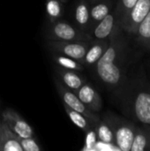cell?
Instances as JSON below:
<instances>
[{"label": "cell", "mask_w": 150, "mask_h": 151, "mask_svg": "<svg viewBox=\"0 0 150 151\" xmlns=\"http://www.w3.org/2000/svg\"><path fill=\"white\" fill-rule=\"evenodd\" d=\"M52 58H53V60L56 62V64L61 67L70 69V70H75L79 72H83L85 70V65L82 63L72 58H69L67 56L53 52Z\"/></svg>", "instance_id": "d6986e66"}, {"label": "cell", "mask_w": 150, "mask_h": 151, "mask_svg": "<svg viewBox=\"0 0 150 151\" xmlns=\"http://www.w3.org/2000/svg\"><path fill=\"white\" fill-rule=\"evenodd\" d=\"M91 42H88V41H49L48 40L46 46L52 52L67 56L83 64L85 55L91 44Z\"/></svg>", "instance_id": "277c9868"}, {"label": "cell", "mask_w": 150, "mask_h": 151, "mask_svg": "<svg viewBox=\"0 0 150 151\" xmlns=\"http://www.w3.org/2000/svg\"><path fill=\"white\" fill-rule=\"evenodd\" d=\"M46 12L50 22L61 19L62 2L60 0H46Z\"/></svg>", "instance_id": "44dd1931"}, {"label": "cell", "mask_w": 150, "mask_h": 151, "mask_svg": "<svg viewBox=\"0 0 150 151\" xmlns=\"http://www.w3.org/2000/svg\"><path fill=\"white\" fill-rule=\"evenodd\" d=\"M77 96L80 100L92 111L97 113L103 109V100L96 89L89 83H84L78 90Z\"/></svg>", "instance_id": "8fae6325"}, {"label": "cell", "mask_w": 150, "mask_h": 151, "mask_svg": "<svg viewBox=\"0 0 150 151\" xmlns=\"http://www.w3.org/2000/svg\"><path fill=\"white\" fill-rule=\"evenodd\" d=\"M2 121L20 138L34 136V131L31 126L17 111L11 108H7L2 112Z\"/></svg>", "instance_id": "ba28073f"}, {"label": "cell", "mask_w": 150, "mask_h": 151, "mask_svg": "<svg viewBox=\"0 0 150 151\" xmlns=\"http://www.w3.org/2000/svg\"><path fill=\"white\" fill-rule=\"evenodd\" d=\"M118 25L120 24L118 21L114 10H112L106 17H104L93 27L89 35L92 36L93 39L96 40L110 39Z\"/></svg>", "instance_id": "30bf717a"}, {"label": "cell", "mask_w": 150, "mask_h": 151, "mask_svg": "<svg viewBox=\"0 0 150 151\" xmlns=\"http://www.w3.org/2000/svg\"><path fill=\"white\" fill-rule=\"evenodd\" d=\"M110 43V39L96 40L94 39L85 55L83 65L88 67H93L106 51Z\"/></svg>", "instance_id": "7c38bea8"}, {"label": "cell", "mask_w": 150, "mask_h": 151, "mask_svg": "<svg viewBox=\"0 0 150 151\" xmlns=\"http://www.w3.org/2000/svg\"><path fill=\"white\" fill-rule=\"evenodd\" d=\"M0 151H23L19 136L3 121L0 128Z\"/></svg>", "instance_id": "4fadbf2b"}, {"label": "cell", "mask_w": 150, "mask_h": 151, "mask_svg": "<svg viewBox=\"0 0 150 151\" xmlns=\"http://www.w3.org/2000/svg\"><path fill=\"white\" fill-rule=\"evenodd\" d=\"M130 151H150V125L136 126Z\"/></svg>", "instance_id": "2e32d148"}, {"label": "cell", "mask_w": 150, "mask_h": 151, "mask_svg": "<svg viewBox=\"0 0 150 151\" xmlns=\"http://www.w3.org/2000/svg\"><path fill=\"white\" fill-rule=\"evenodd\" d=\"M136 1L137 0H118L116 7L114 8V12L119 24L129 12V11L133 8Z\"/></svg>", "instance_id": "7402d4cb"}, {"label": "cell", "mask_w": 150, "mask_h": 151, "mask_svg": "<svg viewBox=\"0 0 150 151\" xmlns=\"http://www.w3.org/2000/svg\"><path fill=\"white\" fill-rule=\"evenodd\" d=\"M94 130L97 140L115 144L112 116H105L103 119H101L94 127Z\"/></svg>", "instance_id": "9a60e30c"}, {"label": "cell", "mask_w": 150, "mask_h": 151, "mask_svg": "<svg viewBox=\"0 0 150 151\" xmlns=\"http://www.w3.org/2000/svg\"><path fill=\"white\" fill-rule=\"evenodd\" d=\"M149 11L150 0H137L133 8L121 21V27L130 35H135L139 24Z\"/></svg>", "instance_id": "52a82bcc"}, {"label": "cell", "mask_w": 150, "mask_h": 151, "mask_svg": "<svg viewBox=\"0 0 150 151\" xmlns=\"http://www.w3.org/2000/svg\"><path fill=\"white\" fill-rule=\"evenodd\" d=\"M45 36L49 41H88L94 39L92 36L76 26L64 19H57L49 22L45 27Z\"/></svg>", "instance_id": "3957f363"}, {"label": "cell", "mask_w": 150, "mask_h": 151, "mask_svg": "<svg viewBox=\"0 0 150 151\" xmlns=\"http://www.w3.org/2000/svg\"><path fill=\"white\" fill-rule=\"evenodd\" d=\"M1 124H2V119H1V118H0V128H1Z\"/></svg>", "instance_id": "83f0119b"}, {"label": "cell", "mask_w": 150, "mask_h": 151, "mask_svg": "<svg viewBox=\"0 0 150 151\" xmlns=\"http://www.w3.org/2000/svg\"><path fill=\"white\" fill-rule=\"evenodd\" d=\"M99 1H102V0H90V2H91L92 4H95V3H97V2H99Z\"/></svg>", "instance_id": "484cf974"}, {"label": "cell", "mask_w": 150, "mask_h": 151, "mask_svg": "<svg viewBox=\"0 0 150 151\" xmlns=\"http://www.w3.org/2000/svg\"><path fill=\"white\" fill-rule=\"evenodd\" d=\"M19 141L20 143V146L23 151H41L42 148L38 144V142L35 141V139L33 137H27V138H20L19 137Z\"/></svg>", "instance_id": "603a6c76"}, {"label": "cell", "mask_w": 150, "mask_h": 151, "mask_svg": "<svg viewBox=\"0 0 150 151\" xmlns=\"http://www.w3.org/2000/svg\"><path fill=\"white\" fill-rule=\"evenodd\" d=\"M122 111L143 125H150V87L139 77L126 79L114 93Z\"/></svg>", "instance_id": "7a4b0ae2"}, {"label": "cell", "mask_w": 150, "mask_h": 151, "mask_svg": "<svg viewBox=\"0 0 150 151\" xmlns=\"http://www.w3.org/2000/svg\"><path fill=\"white\" fill-rule=\"evenodd\" d=\"M55 85H56L57 90L64 104H65L68 107H70L71 109L81 113L94 125V127L98 123V121L101 119L100 116L97 113L90 111L80 100L77 94L73 93L72 91H71L67 88H65V85L59 81V79H55Z\"/></svg>", "instance_id": "5b68a950"}, {"label": "cell", "mask_w": 150, "mask_h": 151, "mask_svg": "<svg viewBox=\"0 0 150 151\" xmlns=\"http://www.w3.org/2000/svg\"><path fill=\"white\" fill-rule=\"evenodd\" d=\"M95 151H120L118 147L116 144L113 143H108L102 141L97 140L95 146H94Z\"/></svg>", "instance_id": "d4e9b609"}, {"label": "cell", "mask_w": 150, "mask_h": 151, "mask_svg": "<svg viewBox=\"0 0 150 151\" xmlns=\"http://www.w3.org/2000/svg\"><path fill=\"white\" fill-rule=\"evenodd\" d=\"M86 134H87V137L85 141V147L83 148L82 150H94V146L97 141V137L94 128L88 131Z\"/></svg>", "instance_id": "cb8c5ba5"}, {"label": "cell", "mask_w": 150, "mask_h": 151, "mask_svg": "<svg viewBox=\"0 0 150 151\" xmlns=\"http://www.w3.org/2000/svg\"><path fill=\"white\" fill-rule=\"evenodd\" d=\"M56 74L65 87L75 94H77L81 86L87 82V79L81 72L66 69L57 65L56 66Z\"/></svg>", "instance_id": "9c48e42d"}, {"label": "cell", "mask_w": 150, "mask_h": 151, "mask_svg": "<svg viewBox=\"0 0 150 151\" xmlns=\"http://www.w3.org/2000/svg\"><path fill=\"white\" fill-rule=\"evenodd\" d=\"M112 121L115 144L120 151H130L134 138L136 125L126 119L116 116H112Z\"/></svg>", "instance_id": "8992f818"}, {"label": "cell", "mask_w": 150, "mask_h": 151, "mask_svg": "<svg viewBox=\"0 0 150 151\" xmlns=\"http://www.w3.org/2000/svg\"><path fill=\"white\" fill-rule=\"evenodd\" d=\"M60 1L62 2V4H64V3H66V2H67L68 0H60Z\"/></svg>", "instance_id": "4316f807"}, {"label": "cell", "mask_w": 150, "mask_h": 151, "mask_svg": "<svg viewBox=\"0 0 150 151\" xmlns=\"http://www.w3.org/2000/svg\"><path fill=\"white\" fill-rule=\"evenodd\" d=\"M64 106H65V110L67 115L69 116L70 119L73 122L74 125H76L82 131L87 133L88 131L94 128V125L85 116H83L81 113L71 109L70 107H68L65 104H64Z\"/></svg>", "instance_id": "ffe728a7"}, {"label": "cell", "mask_w": 150, "mask_h": 151, "mask_svg": "<svg viewBox=\"0 0 150 151\" xmlns=\"http://www.w3.org/2000/svg\"><path fill=\"white\" fill-rule=\"evenodd\" d=\"M112 11V3L109 0H102L93 4V6L89 8L90 13V28L89 33L93 27L106 17ZM88 33V34H89Z\"/></svg>", "instance_id": "e0dca14e"}, {"label": "cell", "mask_w": 150, "mask_h": 151, "mask_svg": "<svg viewBox=\"0 0 150 151\" xmlns=\"http://www.w3.org/2000/svg\"><path fill=\"white\" fill-rule=\"evenodd\" d=\"M134 35L140 44L150 50V11L139 24Z\"/></svg>", "instance_id": "ac0fdd59"}, {"label": "cell", "mask_w": 150, "mask_h": 151, "mask_svg": "<svg viewBox=\"0 0 150 151\" xmlns=\"http://www.w3.org/2000/svg\"><path fill=\"white\" fill-rule=\"evenodd\" d=\"M89 4L87 0H78L74 8L75 26L84 32L89 33L90 28V13Z\"/></svg>", "instance_id": "5bb4252c"}, {"label": "cell", "mask_w": 150, "mask_h": 151, "mask_svg": "<svg viewBox=\"0 0 150 151\" xmlns=\"http://www.w3.org/2000/svg\"><path fill=\"white\" fill-rule=\"evenodd\" d=\"M126 35L118 25L110 37L106 51L93 66L97 80L113 94L125 82L132 64L133 50Z\"/></svg>", "instance_id": "6da1fadb"}]
</instances>
